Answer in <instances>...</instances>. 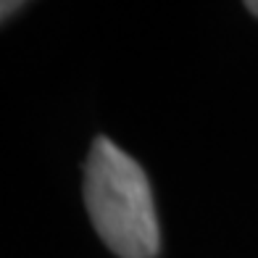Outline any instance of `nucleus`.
<instances>
[{"instance_id": "f257e3e1", "label": "nucleus", "mask_w": 258, "mask_h": 258, "mask_svg": "<svg viewBox=\"0 0 258 258\" xmlns=\"http://www.w3.org/2000/svg\"><path fill=\"white\" fill-rule=\"evenodd\" d=\"M85 206L92 227L119 258L158 253L161 232L148 177L108 137L92 140L85 163Z\"/></svg>"}, {"instance_id": "f03ea898", "label": "nucleus", "mask_w": 258, "mask_h": 258, "mask_svg": "<svg viewBox=\"0 0 258 258\" xmlns=\"http://www.w3.org/2000/svg\"><path fill=\"white\" fill-rule=\"evenodd\" d=\"M245 8H248L253 16H258V0H248V3H245Z\"/></svg>"}]
</instances>
